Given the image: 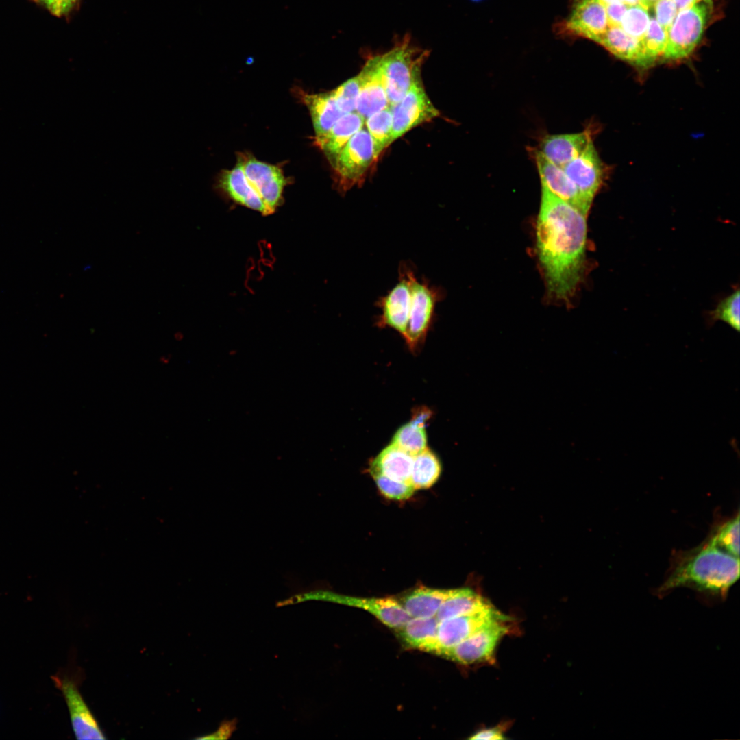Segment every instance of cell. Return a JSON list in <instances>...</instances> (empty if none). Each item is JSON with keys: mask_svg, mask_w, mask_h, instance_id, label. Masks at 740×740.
<instances>
[{"mask_svg": "<svg viewBox=\"0 0 740 740\" xmlns=\"http://www.w3.org/2000/svg\"><path fill=\"white\" fill-rule=\"evenodd\" d=\"M469 739L472 740H501L506 739L503 732V728L499 726L489 728L482 729Z\"/></svg>", "mask_w": 740, "mask_h": 740, "instance_id": "obj_34", "label": "cell"}, {"mask_svg": "<svg viewBox=\"0 0 740 740\" xmlns=\"http://www.w3.org/2000/svg\"><path fill=\"white\" fill-rule=\"evenodd\" d=\"M359 95L356 112L365 120L389 106L380 55L368 59L357 75Z\"/></svg>", "mask_w": 740, "mask_h": 740, "instance_id": "obj_15", "label": "cell"}, {"mask_svg": "<svg viewBox=\"0 0 740 740\" xmlns=\"http://www.w3.org/2000/svg\"><path fill=\"white\" fill-rule=\"evenodd\" d=\"M719 548L739 558V513L715 524L707 537Z\"/></svg>", "mask_w": 740, "mask_h": 740, "instance_id": "obj_28", "label": "cell"}, {"mask_svg": "<svg viewBox=\"0 0 740 740\" xmlns=\"http://www.w3.org/2000/svg\"><path fill=\"white\" fill-rule=\"evenodd\" d=\"M411 306L404 336L408 345L414 349L425 339L435 317V310L444 297V290L422 277L418 279L415 270L410 275Z\"/></svg>", "mask_w": 740, "mask_h": 740, "instance_id": "obj_6", "label": "cell"}, {"mask_svg": "<svg viewBox=\"0 0 740 740\" xmlns=\"http://www.w3.org/2000/svg\"><path fill=\"white\" fill-rule=\"evenodd\" d=\"M679 7L676 0H569L567 27L576 38L598 44L615 34L646 37L665 46Z\"/></svg>", "mask_w": 740, "mask_h": 740, "instance_id": "obj_2", "label": "cell"}, {"mask_svg": "<svg viewBox=\"0 0 740 740\" xmlns=\"http://www.w3.org/2000/svg\"><path fill=\"white\" fill-rule=\"evenodd\" d=\"M591 140L589 130L547 135L543 138L538 152L550 162L563 167L580 154Z\"/></svg>", "mask_w": 740, "mask_h": 740, "instance_id": "obj_18", "label": "cell"}, {"mask_svg": "<svg viewBox=\"0 0 740 740\" xmlns=\"http://www.w3.org/2000/svg\"><path fill=\"white\" fill-rule=\"evenodd\" d=\"M391 443L412 456L417 454L427 447L425 424L412 419L397 430Z\"/></svg>", "mask_w": 740, "mask_h": 740, "instance_id": "obj_29", "label": "cell"}, {"mask_svg": "<svg viewBox=\"0 0 740 740\" xmlns=\"http://www.w3.org/2000/svg\"><path fill=\"white\" fill-rule=\"evenodd\" d=\"M441 471L438 458L426 447L413 456L410 482L415 490L430 488L437 481Z\"/></svg>", "mask_w": 740, "mask_h": 740, "instance_id": "obj_26", "label": "cell"}, {"mask_svg": "<svg viewBox=\"0 0 740 740\" xmlns=\"http://www.w3.org/2000/svg\"><path fill=\"white\" fill-rule=\"evenodd\" d=\"M587 215L542 186L536 249L548 294L569 301L580 282L585 256Z\"/></svg>", "mask_w": 740, "mask_h": 740, "instance_id": "obj_1", "label": "cell"}, {"mask_svg": "<svg viewBox=\"0 0 740 740\" xmlns=\"http://www.w3.org/2000/svg\"><path fill=\"white\" fill-rule=\"evenodd\" d=\"M563 169L590 209L604 177L603 164L593 141L591 140L582 152Z\"/></svg>", "mask_w": 740, "mask_h": 740, "instance_id": "obj_14", "label": "cell"}, {"mask_svg": "<svg viewBox=\"0 0 740 740\" xmlns=\"http://www.w3.org/2000/svg\"><path fill=\"white\" fill-rule=\"evenodd\" d=\"M426 51L416 47L404 38L391 50L380 55L387 98L390 106L398 102L412 84L421 77Z\"/></svg>", "mask_w": 740, "mask_h": 740, "instance_id": "obj_4", "label": "cell"}, {"mask_svg": "<svg viewBox=\"0 0 740 740\" xmlns=\"http://www.w3.org/2000/svg\"><path fill=\"white\" fill-rule=\"evenodd\" d=\"M414 270L415 267L410 262H402L398 269L397 282L375 303V306L381 310L376 321L378 326L393 328L403 337L409 320L412 299L410 275Z\"/></svg>", "mask_w": 740, "mask_h": 740, "instance_id": "obj_9", "label": "cell"}, {"mask_svg": "<svg viewBox=\"0 0 740 740\" xmlns=\"http://www.w3.org/2000/svg\"><path fill=\"white\" fill-rule=\"evenodd\" d=\"M371 474L380 493L388 499L407 500L415 491L411 483L395 480L379 473Z\"/></svg>", "mask_w": 740, "mask_h": 740, "instance_id": "obj_31", "label": "cell"}, {"mask_svg": "<svg viewBox=\"0 0 740 740\" xmlns=\"http://www.w3.org/2000/svg\"><path fill=\"white\" fill-rule=\"evenodd\" d=\"M365 123L373 140L375 155L378 158L382 151L392 143L393 119L391 106L367 117Z\"/></svg>", "mask_w": 740, "mask_h": 740, "instance_id": "obj_27", "label": "cell"}, {"mask_svg": "<svg viewBox=\"0 0 740 740\" xmlns=\"http://www.w3.org/2000/svg\"><path fill=\"white\" fill-rule=\"evenodd\" d=\"M58 16L68 18L79 6L81 0H57Z\"/></svg>", "mask_w": 740, "mask_h": 740, "instance_id": "obj_35", "label": "cell"}, {"mask_svg": "<svg viewBox=\"0 0 740 740\" xmlns=\"http://www.w3.org/2000/svg\"><path fill=\"white\" fill-rule=\"evenodd\" d=\"M508 620L497 619L487 623L441 656L463 665L492 662L499 641L508 631L505 624Z\"/></svg>", "mask_w": 740, "mask_h": 740, "instance_id": "obj_11", "label": "cell"}, {"mask_svg": "<svg viewBox=\"0 0 740 740\" xmlns=\"http://www.w3.org/2000/svg\"><path fill=\"white\" fill-rule=\"evenodd\" d=\"M439 622L436 617H411L396 631L406 647L430 652L436 641Z\"/></svg>", "mask_w": 740, "mask_h": 740, "instance_id": "obj_25", "label": "cell"}, {"mask_svg": "<svg viewBox=\"0 0 740 740\" xmlns=\"http://www.w3.org/2000/svg\"><path fill=\"white\" fill-rule=\"evenodd\" d=\"M66 702L73 729L77 739H105L95 718L83 700L75 681L67 677H53Z\"/></svg>", "mask_w": 740, "mask_h": 740, "instance_id": "obj_16", "label": "cell"}, {"mask_svg": "<svg viewBox=\"0 0 740 740\" xmlns=\"http://www.w3.org/2000/svg\"><path fill=\"white\" fill-rule=\"evenodd\" d=\"M453 589H440L421 586L406 593L401 604L413 618L435 617L442 603L450 595Z\"/></svg>", "mask_w": 740, "mask_h": 740, "instance_id": "obj_23", "label": "cell"}, {"mask_svg": "<svg viewBox=\"0 0 740 740\" xmlns=\"http://www.w3.org/2000/svg\"><path fill=\"white\" fill-rule=\"evenodd\" d=\"M36 4L43 7L48 10L51 14L55 16H58V1L57 0H32Z\"/></svg>", "mask_w": 740, "mask_h": 740, "instance_id": "obj_36", "label": "cell"}, {"mask_svg": "<svg viewBox=\"0 0 740 740\" xmlns=\"http://www.w3.org/2000/svg\"><path fill=\"white\" fill-rule=\"evenodd\" d=\"M535 159L542 186L587 215L589 208L582 201L563 167L550 162L538 151Z\"/></svg>", "mask_w": 740, "mask_h": 740, "instance_id": "obj_17", "label": "cell"}, {"mask_svg": "<svg viewBox=\"0 0 740 740\" xmlns=\"http://www.w3.org/2000/svg\"><path fill=\"white\" fill-rule=\"evenodd\" d=\"M237 720L233 719L232 720H224L223 721L218 730L213 733L209 734L204 737H199V739H227L235 731L236 728Z\"/></svg>", "mask_w": 740, "mask_h": 740, "instance_id": "obj_33", "label": "cell"}, {"mask_svg": "<svg viewBox=\"0 0 740 740\" xmlns=\"http://www.w3.org/2000/svg\"><path fill=\"white\" fill-rule=\"evenodd\" d=\"M493 605L469 588L454 589L442 603L435 617L439 621L480 611Z\"/></svg>", "mask_w": 740, "mask_h": 740, "instance_id": "obj_24", "label": "cell"}, {"mask_svg": "<svg viewBox=\"0 0 740 740\" xmlns=\"http://www.w3.org/2000/svg\"><path fill=\"white\" fill-rule=\"evenodd\" d=\"M300 97L307 106L314 130V139L325 136L343 114L340 110L332 90L309 94L301 92Z\"/></svg>", "mask_w": 740, "mask_h": 740, "instance_id": "obj_21", "label": "cell"}, {"mask_svg": "<svg viewBox=\"0 0 740 740\" xmlns=\"http://www.w3.org/2000/svg\"><path fill=\"white\" fill-rule=\"evenodd\" d=\"M219 184L225 193L237 204L263 215H269L265 205L249 185L243 167L238 160L233 169L221 173Z\"/></svg>", "mask_w": 740, "mask_h": 740, "instance_id": "obj_20", "label": "cell"}, {"mask_svg": "<svg viewBox=\"0 0 740 740\" xmlns=\"http://www.w3.org/2000/svg\"><path fill=\"white\" fill-rule=\"evenodd\" d=\"M310 600L328 601L362 608L373 615L385 626L395 630L401 628L411 618L401 603L393 597H357L324 591L299 593L280 602L279 605L299 603Z\"/></svg>", "mask_w": 740, "mask_h": 740, "instance_id": "obj_5", "label": "cell"}, {"mask_svg": "<svg viewBox=\"0 0 740 740\" xmlns=\"http://www.w3.org/2000/svg\"><path fill=\"white\" fill-rule=\"evenodd\" d=\"M365 119L356 112L342 115L323 137L314 139L332 166L349 139L363 127Z\"/></svg>", "mask_w": 740, "mask_h": 740, "instance_id": "obj_19", "label": "cell"}, {"mask_svg": "<svg viewBox=\"0 0 740 740\" xmlns=\"http://www.w3.org/2000/svg\"><path fill=\"white\" fill-rule=\"evenodd\" d=\"M497 619H509V617L492 606L478 612L439 621L436 641L430 653L441 656L487 623Z\"/></svg>", "mask_w": 740, "mask_h": 740, "instance_id": "obj_13", "label": "cell"}, {"mask_svg": "<svg viewBox=\"0 0 740 740\" xmlns=\"http://www.w3.org/2000/svg\"><path fill=\"white\" fill-rule=\"evenodd\" d=\"M413 456L391 443L373 460L371 473H379L395 480L411 483Z\"/></svg>", "mask_w": 740, "mask_h": 740, "instance_id": "obj_22", "label": "cell"}, {"mask_svg": "<svg viewBox=\"0 0 740 740\" xmlns=\"http://www.w3.org/2000/svg\"><path fill=\"white\" fill-rule=\"evenodd\" d=\"M739 577V558L709 539L694 548L673 554L668 574L657 589L663 595L677 587L724 597Z\"/></svg>", "mask_w": 740, "mask_h": 740, "instance_id": "obj_3", "label": "cell"}, {"mask_svg": "<svg viewBox=\"0 0 740 740\" xmlns=\"http://www.w3.org/2000/svg\"><path fill=\"white\" fill-rule=\"evenodd\" d=\"M391 108L392 143L414 127L439 116L438 109L426 92L421 77L415 79L404 97Z\"/></svg>", "mask_w": 740, "mask_h": 740, "instance_id": "obj_10", "label": "cell"}, {"mask_svg": "<svg viewBox=\"0 0 740 740\" xmlns=\"http://www.w3.org/2000/svg\"><path fill=\"white\" fill-rule=\"evenodd\" d=\"M241 163L245 177L265 205L269 215L280 205L286 179L278 166L256 160L247 154H240Z\"/></svg>", "mask_w": 740, "mask_h": 740, "instance_id": "obj_12", "label": "cell"}, {"mask_svg": "<svg viewBox=\"0 0 740 740\" xmlns=\"http://www.w3.org/2000/svg\"><path fill=\"white\" fill-rule=\"evenodd\" d=\"M332 92L343 114L356 112L359 95V80L357 75L344 82Z\"/></svg>", "mask_w": 740, "mask_h": 740, "instance_id": "obj_32", "label": "cell"}, {"mask_svg": "<svg viewBox=\"0 0 740 740\" xmlns=\"http://www.w3.org/2000/svg\"><path fill=\"white\" fill-rule=\"evenodd\" d=\"M375 158L373 140L362 127L347 143L332 165L338 175L339 189L345 192L360 183Z\"/></svg>", "mask_w": 740, "mask_h": 740, "instance_id": "obj_8", "label": "cell"}, {"mask_svg": "<svg viewBox=\"0 0 740 740\" xmlns=\"http://www.w3.org/2000/svg\"><path fill=\"white\" fill-rule=\"evenodd\" d=\"M713 5V1L700 2L678 18L669 33L663 60L682 59L692 53L701 39Z\"/></svg>", "mask_w": 740, "mask_h": 740, "instance_id": "obj_7", "label": "cell"}, {"mask_svg": "<svg viewBox=\"0 0 740 740\" xmlns=\"http://www.w3.org/2000/svg\"><path fill=\"white\" fill-rule=\"evenodd\" d=\"M740 295L737 289L722 300L711 312L713 320H720L728 324L736 331L740 328Z\"/></svg>", "mask_w": 740, "mask_h": 740, "instance_id": "obj_30", "label": "cell"}]
</instances>
